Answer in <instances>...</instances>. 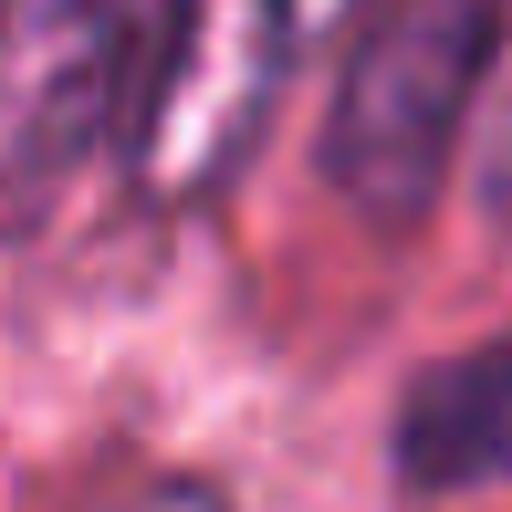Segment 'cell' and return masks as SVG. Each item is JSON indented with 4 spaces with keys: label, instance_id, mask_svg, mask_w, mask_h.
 Returning <instances> with one entry per match:
<instances>
[{
    "label": "cell",
    "instance_id": "obj_2",
    "mask_svg": "<svg viewBox=\"0 0 512 512\" xmlns=\"http://www.w3.org/2000/svg\"><path fill=\"white\" fill-rule=\"evenodd\" d=\"M168 0H0V230L42 220L147 84Z\"/></svg>",
    "mask_w": 512,
    "mask_h": 512
},
{
    "label": "cell",
    "instance_id": "obj_4",
    "mask_svg": "<svg viewBox=\"0 0 512 512\" xmlns=\"http://www.w3.org/2000/svg\"><path fill=\"white\" fill-rule=\"evenodd\" d=\"M398 471L418 492H512V335L471 345L408 387Z\"/></svg>",
    "mask_w": 512,
    "mask_h": 512
},
{
    "label": "cell",
    "instance_id": "obj_6",
    "mask_svg": "<svg viewBox=\"0 0 512 512\" xmlns=\"http://www.w3.org/2000/svg\"><path fill=\"white\" fill-rule=\"evenodd\" d=\"M126 512H220V492H209V481H157V492H136Z\"/></svg>",
    "mask_w": 512,
    "mask_h": 512
},
{
    "label": "cell",
    "instance_id": "obj_1",
    "mask_svg": "<svg viewBox=\"0 0 512 512\" xmlns=\"http://www.w3.org/2000/svg\"><path fill=\"white\" fill-rule=\"evenodd\" d=\"M492 32H502V0H377V21L356 32L335 126H324V178L377 230L429 220L439 168L481 105Z\"/></svg>",
    "mask_w": 512,
    "mask_h": 512
},
{
    "label": "cell",
    "instance_id": "obj_3",
    "mask_svg": "<svg viewBox=\"0 0 512 512\" xmlns=\"http://www.w3.org/2000/svg\"><path fill=\"white\" fill-rule=\"evenodd\" d=\"M157 95H147V178L199 189L241 157L251 115L283 74V0H168L157 32Z\"/></svg>",
    "mask_w": 512,
    "mask_h": 512
},
{
    "label": "cell",
    "instance_id": "obj_5",
    "mask_svg": "<svg viewBox=\"0 0 512 512\" xmlns=\"http://www.w3.org/2000/svg\"><path fill=\"white\" fill-rule=\"evenodd\" d=\"M471 168H481V209H492V230H512V0H502L492 63H481V105H471Z\"/></svg>",
    "mask_w": 512,
    "mask_h": 512
}]
</instances>
